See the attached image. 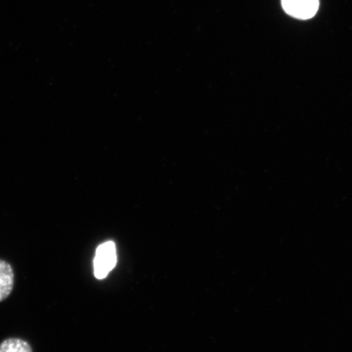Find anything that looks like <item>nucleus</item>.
<instances>
[{"instance_id":"2","label":"nucleus","mask_w":352,"mask_h":352,"mask_svg":"<svg viewBox=\"0 0 352 352\" xmlns=\"http://www.w3.org/2000/svg\"><path fill=\"white\" fill-rule=\"evenodd\" d=\"M284 10L298 19H310L318 11L319 0H281Z\"/></svg>"},{"instance_id":"3","label":"nucleus","mask_w":352,"mask_h":352,"mask_svg":"<svg viewBox=\"0 0 352 352\" xmlns=\"http://www.w3.org/2000/svg\"><path fill=\"white\" fill-rule=\"evenodd\" d=\"M14 271L10 263L0 259V302L6 300L14 287Z\"/></svg>"},{"instance_id":"1","label":"nucleus","mask_w":352,"mask_h":352,"mask_svg":"<svg viewBox=\"0 0 352 352\" xmlns=\"http://www.w3.org/2000/svg\"><path fill=\"white\" fill-rule=\"evenodd\" d=\"M117 263L116 245L112 241L104 242L96 249L94 258V275L102 280L108 276Z\"/></svg>"},{"instance_id":"4","label":"nucleus","mask_w":352,"mask_h":352,"mask_svg":"<svg viewBox=\"0 0 352 352\" xmlns=\"http://www.w3.org/2000/svg\"><path fill=\"white\" fill-rule=\"evenodd\" d=\"M0 352H33V350L28 341L10 338L0 343Z\"/></svg>"}]
</instances>
